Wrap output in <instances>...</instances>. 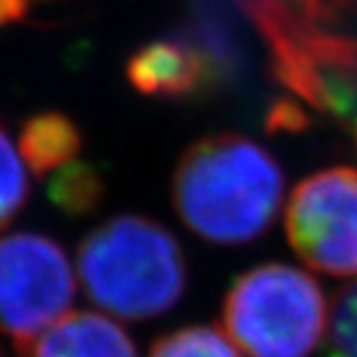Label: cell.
<instances>
[{"label":"cell","instance_id":"cell-1","mask_svg":"<svg viewBox=\"0 0 357 357\" xmlns=\"http://www.w3.org/2000/svg\"><path fill=\"white\" fill-rule=\"evenodd\" d=\"M284 171L261 143L235 132L194 141L171 182L182 224L205 242L247 245L275 222L284 201Z\"/></svg>","mask_w":357,"mask_h":357},{"label":"cell","instance_id":"cell-2","mask_svg":"<svg viewBox=\"0 0 357 357\" xmlns=\"http://www.w3.org/2000/svg\"><path fill=\"white\" fill-rule=\"evenodd\" d=\"M77 263L88 300L125 321L166 314L187 288V261L176 235L141 215L113 217L90 231Z\"/></svg>","mask_w":357,"mask_h":357},{"label":"cell","instance_id":"cell-3","mask_svg":"<svg viewBox=\"0 0 357 357\" xmlns=\"http://www.w3.org/2000/svg\"><path fill=\"white\" fill-rule=\"evenodd\" d=\"M222 318L247 357H309L328 328V302L307 272L265 263L233 281Z\"/></svg>","mask_w":357,"mask_h":357},{"label":"cell","instance_id":"cell-4","mask_svg":"<svg viewBox=\"0 0 357 357\" xmlns=\"http://www.w3.org/2000/svg\"><path fill=\"white\" fill-rule=\"evenodd\" d=\"M77 295L72 263L42 233L0 238V332L21 351L70 311Z\"/></svg>","mask_w":357,"mask_h":357},{"label":"cell","instance_id":"cell-5","mask_svg":"<svg viewBox=\"0 0 357 357\" xmlns=\"http://www.w3.org/2000/svg\"><path fill=\"white\" fill-rule=\"evenodd\" d=\"M286 235L311 270L357 275V169L332 166L302 180L286 205Z\"/></svg>","mask_w":357,"mask_h":357},{"label":"cell","instance_id":"cell-6","mask_svg":"<svg viewBox=\"0 0 357 357\" xmlns=\"http://www.w3.org/2000/svg\"><path fill=\"white\" fill-rule=\"evenodd\" d=\"M127 79L141 95L162 100H189L222 81L215 58L189 33L148 42L127 60Z\"/></svg>","mask_w":357,"mask_h":357},{"label":"cell","instance_id":"cell-7","mask_svg":"<svg viewBox=\"0 0 357 357\" xmlns=\"http://www.w3.org/2000/svg\"><path fill=\"white\" fill-rule=\"evenodd\" d=\"M19 353L21 357H139L125 328L90 311L63 316Z\"/></svg>","mask_w":357,"mask_h":357},{"label":"cell","instance_id":"cell-8","mask_svg":"<svg viewBox=\"0 0 357 357\" xmlns=\"http://www.w3.org/2000/svg\"><path fill=\"white\" fill-rule=\"evenodd\" d=\"M81 132L63 113L47 111L28 118L19 134V153L35 178L47 180L53 173L77 162Z\"/></svg>","mask_w":357,"mask_h":357},{"label":"cell","instance_id":"cell-9","mask_svg":"<svg viewBox=\"0 0 357 357\" xmlns=\"http://www.w3.org/2000/svg\"><path fill=\"white\" fill-rule=\"evenodd\" d=\"M49 199L67 215H88L104 199V180L88 162L67 164L49 178Z\"/></svg>","mask_w":357,"mask_h":357},{"label":"cell","instance_id":"cell-10","mask_svg":"<svg viewBox=\"0 0 357 357\" xmlns=\"http://www.w3.org/2000/svg\"><path fill=\"white\" fill-rule=\"evenodd\" d=\"M148 357H240V353L222 330L187 325L159 337Z\"/></svg>","mask_w":357,"mask_h":357},{"label":"cell","instance_id":"cell-11","mask_svg":"<svg viewBox=\"0 0 357 357\" xmlns=\"http://www.w3.org/2000/svg\"><path fill=\"white\" fill-rule=\"evenodd\" d=\"M28 196L30 182L19 143L12 141L7 127L0 123V231L26 208Z\"/></svg>","mask_w":357,"mask_h":357},{"label":"cell","instance_id":"cell-12","mask_svg":"<svg viewBox=\"0 0 357 357\" xmlns=\"http://www.w3.org/2000/svg\"><path fill=\"white\" fill-rule=\"evenodd\" d=\"M323 357H357V279L334 295Z\"/></svg>","mask_w":357,"mask_h":357},{"label":"cell","instance_id":"cell-13","mask_svg":"<svg viewBox=\"0 0 357 357\" xmlns=\"http://www.w3.org/2000/svg\"><path fill=\"white\" fill-rule=\"evenodd\" d=\"M355 141H357V123H355Z\"/></svg>","mask_w":357,"mask_h":357},{"label":"cell","instance_id":"cell-14","mask_svg":"<svg viewBox=\"0 0 357 357\" xmlns=\"http://www.w3.org/2000/svg\"><path fill=\"white\" fill-rule=\"evenodd\" d=\"M0 357H3V353H0Z\"/></svg>","mask_w":357,"mask_h":357}]
</instances>
